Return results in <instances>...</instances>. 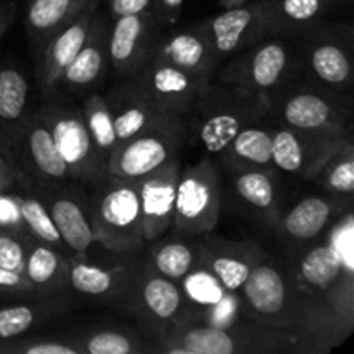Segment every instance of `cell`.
Returning a JSON list of instances; mask_svg holds the SVG:
<instances>
[{
  "label": "cell",
  "mask_w": 354,
  "mask_h": 354,
  "mask_svg": "<svg viewBox=\"0 0 354 354\" xmlns=\"http://www.w3.org/2000/svg\"><path fill=\"white\" fill-rule=\"evenodd\" d=\"M140 196V220L151 235L159 232L175 211L176 178L175 176H156L142 187Z\"/></svg>",
  "instance_id": "1"
},
{
  "label": "cell",
  "mask_w": 354,
  "mask_h": 354,
  "mask_svg": "<svg viewBox=\"0 0 354 354\" xmlns=\"http://www.w3.org/2000/svg\"><path fill=\"white\" fill-rule=\"evenodd\" d=\"M216 194L213 183L199 173L187 175L185 178L176 183L175 211L180 220L187 223H199L214 206Z\"/></svg>",
  "instance_id": "2"
},
{
  "label": "cell",
  "mask_w": 354,
  "mask_h": 354,
  "mask_svg": "<svg viewBox=\"0 0 354 354\" xmlns=\"http://www.w3.org/2000/svg\"><path fill=\"white\" fill-rule=\"evenodd\" d=\"M245 296L256 311L265 315L279 313L286 303V286L272 266H258L249 272L244 282Z\"/></svg>",
  "instance_id": "3"
},
{
  "label": "cell",
  "mask_w": 354,
  "mask_h": 354,
  "mask_svg": "<svg viewBox=\"0 0 354 354\" xmlns=\"http://www.w3.org/2000/svg\"><path fill=\"white\" fill-rule=\"evenodd\" d=\"M166 158H168L166 145L158 138L145 137L124 145L123 151L118 154L116 166L123 176L138 178L158 169L166 161Z\"/></svg>",
  "instance_id": "4"
},
{
  "label": "cell",
  "mask_w": 354,
  "mask_h": 354,
  "mask_svg": "<svg viewBox=\"0 0 354 354\" xmlns=\"http://www.w3.org/2000/svg\"><path fill=\"white\" fill-rule=\"evenodd\" d=\"M100 216L116 230H128L140 221V196L131 187H118L100 203Z\"/></svg>",
  "instance_id": "5"
},
{
  "label": "cell",
  "mask_w": 354,
  "mask_h": 354,
  "mask_svg": "<svg viewBox=\"0 0 354 354\" xmlns=\"http://www.w3.org/2000/svg\"><path fill=\"white\" fill-rule=\"evenodd\" d=\"M52 220L61 239L71 249L83 252L92 244V228L75 203L68 199L57 201L52 206Z\"/></svg>",
  "instance_id": "6"
},
{
  "label": "cell",
  "mask_w": 354,
  "mask_h": 354,
  "mask_svg": "<svg viewBox=\"0 0 354 354\" xmlns=\"http://www.w3.org/2000/svg\"><path fill=\"white\" fill-rule=\"evenodd\" d=\"M330 218V207L318 197H310L297 204L286 218V230L292 237L308 241L320 234Z\"/></svg>",
  "instance_id": "7"
},
{
  "label": "cell",
  "mask_w": 354,
  "mask_h": 354,
  "mask_svg": "<svg viewBox=\"0 0 354 354\" xmlns=\"http://www.w3.org/2000/svg\"><path fill=\"white\" fill-rule=\"evenodd\" d=\"M52 138L68 166H76L88 156L90 133L80 120L75 118L59 120L52 130Z\"/></svg>",
  "instance_id": "8"
},
{
  "label": "cell",
  "mask_w": 354,
  "mask_h": 354,
  "mask_svg": "<svg viewBox=\"0 0 354 354\" xmlns=\"http://www.w3.org/2000/svg\"><path fill=\"white\" fill-rule=\"evenodd\" d=\"M342 268V259L334 248H317L310 251L301 265L304 279L315 287H327L337 279Z\"/></svg>",
  "instance_id": "9"
},
{
  "label": "cell",
  "mask_w": 354,
  "mask_h": 354,
  "mask_svg": "<svg viewBox=\"0 0 354 354\" xmlns=\"http://www.w3.org/2000/svg\"><path fill=\"white\" fill-rule=\"evenodd\" d=\"M30 151L38 168L48 176L61 178L68 173V162L54 144L52 133L45 128H35L30 135Z\"/></svg>",
  "instance_id": "10"
},
{
  "label": "cell",
  "mask_w": 354,
  "mask_h": 354,
  "mask_svg": "<svg viewBox=\"0 0 354 354\" xmlns=\"http://www.w3.org/2000/svg\"><path fill=\"white\" fill-rule=\"evenodd\" d=\"M330 118V106L317 95H297L286 106V120L297 128H318Z\"/></svg>",
  "instance_id": "11"
},
{
  "label": "cell",
  "mask_w": 354,
  "mask_h": 354,
  "mask_svg": "<svg viewBox=\"0 0 354 354\" xmlns=\"http://www.w3.org/2000/svg\"><path fill=\"white\" fill-rule=\"evenodd\" d=\"M28 85L23 75L14 69L0 71V118L17 120L23 114Z\"/></svg>",
  "instance_id": "12"
},
{
  "label": "cell",
  "mask_w": 354,
  "mask_h": 354,
  "mask_svg": "<svg viewBox=\"0 0 354 354\" xmlns=\"http://www.w3.org/2000/svg\"><path fill=\"white\" fill-rule=\"evenodd\" d=\"M251 12L248 9H244V7H237V9H230L227 12L220 14L213 21L216 47L221 52L234 50L239 45V41H241L242 33H244L245 28L251 23Z\"/></svg>",
  "instance_id": "13"
},
{
  "label": "cell",
  "mask_w": 354,
  "mask_h": 354,
  "mask_svg": "<svg viewBox=\"0 0 354 354\" xmlns=\"http://www.w3.org/2000/svg\"><path fill=\"white\" fill-rule=\"evenodd\" d=\"M183 349L189 354H232L234 339L216 327L196 328L183 337Z\"/></svg>",
  "instance_id": "14"
},
{
  "label": "cell",
  "mask_w": 354,
  "mask_h": 354,
  "mask_svg": "<svg viewBox=\"0 0 354 354\" xmlns=\"http://www.w3.org/2000/svg\"><path fill=\"white\" fill-rule=\"evenodd\" d=\"M144 299L159 318L173 317L180 306L178 289L165 279L149 280L144 287Z\"/></svg>",
  "instance_id": "15"
},
{
  "label": "cell",
  "mask_w": 354,
  "mask_h": 354,
  "mask_svg": "<svg viewBox=\"0 0 354 354\" xmlns=\"http://www.w3.org/2000/svg\"><path fill=\"white\" fill-rule=\"evenodd\" d=\"M142 31V19L138 14L120 16L111 37V55L114 61L123 62L131 57Z\"/></svg>",
  "instance_id": "16"
},
{
  "label": "cell",
  "mask_w": 354,
  "mask_h": 354,
  "mask_svg": "<svg viewBox=\"0 0 354 354\" xmlns=\"http://www.w3.org/2000/svg\"><path fill=\"white\" fill-rule=\"evenodd\" d=\"M287 55L280 45H266L252 61V76L259 86H272L286 68Z\"/></svg>",
  "instance_id": "17"
},
{
  "label": "cell",
  "mask_w": 354,
  "mask_h": 354,
  "mask_svg": "<svg viewBox=\"0 0 354 354\" xmlns=\"http://www.w3.org/2000/svg\"><path fill=\"white\" fill-rule=\"evenodd\" d=\"M313 68L322 80L341 83L349 76V61L344 52L334 45H324L313 54Z\"/></svg>",
  "instance_id": "18"
},
{
  "label": "cell",
  "mask_w": 354,
  "mask_h": 354,
  "mask_svg": "<svg viewBox=\"0 0 354 354\" xmlns=\"http://www.w3.org/2000/svg\"><path fill=\"white\" fill-rule=\"evenodd\" d=\"M239 133V120L232 114H218L207 120L201 130V138L209 152L223 151Z\"/></svg>",
  "instance_id": "19"
},
{
  "label": "cell",
  "mask_w": 354,
  "mask_h": 354,
  "mask_svg": "<svg viewBox=\"0 0 354 354\" xmlns=\"http://www.w3.org/2000/svg\"><path fill=\"white\" fill-rule=\"evenodd\" d=\"M234 149L241 158L265 165L272 159V137L263 130L239 131L234 138Z\"/></svg>",
  "instance_id": "20"
},
{
  "label": "cell",
  "mask_w": 354,
  "mask_h": 354,
  "mask_svg": "<svg viewBox=\"0 0 354 354\" xmlns=\"http://www.w3.org/2000/svg\"><path fill=\"white\" fill-rule=\"evenodd\" d=\"M237 192L241 194L248 203H251L252 206L258 207L272 206L273 197H275L270 178L265 173L259 171L244 173V175L239 176Z\"/></svg>",
  "instance_id": "21"
},
{
  "label": "cell",
  "mask_w": 354,
  "mask_h": 354,
  "mask_svg": "<svg viewBox=\"0 0 354 354\" xmlns=\"http://www.w3.org/2000/svg\"><path fill=\"white\" fill-rule=\"evenodd\" d=\"M272 159L283 171H297L303 165V147L290 131H279L272 138Z\"/></svg>",
  "instance_id": "22"
},
{
  "label": "cell",
  "mask_w": 354,
  "mask_h": 354,
  "mask_svg": "<svg viewBox=\"0 0 354 354\" xmlns=\"http://www.w3.org/2000/svg\"><path fill=\"white\" fill-rule=\"evenodd\" d=\"M85 24L76 23L62 31L61 37L55 40L54 48H52V61H54L55 68H66L78 55V52L83 48V44H85Z\"/></svg>",
  "instance_id": "23"
},
{
  "label": "cell",
  "mask_w": 354,
  "mask_h": 354,
  "mask_svg": "<svg viewBox=\"0 0 354 354\" xmlns=\"http://www.w3.org/2000/svg\"><path fill=\"white\" fill-rule=\"evenodd\" d=\"M102 68V55L99 48L95 47H83L75 59L66 66V78L71 83L85 85V83L93 82Z\"/></svg>",
  "instance_id": "24"
},
{
  "label": "cell",
  "mask_w": 354,
  "mask_h": 354,
  "mask_svg": "<svg viewBox=\"0 0 354 354\" xmlns=\"http://www.w3.org/2000/svg\"><path fill=\"white\" fill-rule=\"evenodd\" d=\"M75 0H33L30 6V23L38 30H48L55 26L73 9Z\"/></svg>",
  "instance_id": "25"
},
{
  "label": "cell",
  "mask_w": 354,
  "mask_h": 354,
  "mask_svg": "<svg viewBox=\"0 0 354 354\" xmlns=\"http://www.w3.org/2000/svg\"><path fill=\"white\" fill-rule=\"evenodd\" d=\"M192 265V252L187 245L168 244L156 254V266L162 275L169 279H180L185 275Z\"/></svg>",
  "instance_id": "26"
},
{
  "label": "cell",
  "mask_w": 354,
  "mask_h": 354,
  "mask_svg": "<svg viewBox=\"0 0 354 354\" xmlns=\"http://www.w3.org/2000/svg\"><path fill=\"white\" fill-rule=\"evenodd\" d=\"M21 214H23L24 221L30 225L35 235H38V237L47 242H54V244L61 241V235L55 228L54 220L38 201L28 199L21 203Z\"/></svg>",
  "instance_id": "27"
},
{
  "label": "cell",
  "mask_w": 354,
  "mask_h": 354,
  "mask_svg": "<svg viewBox=\"0 0 354 354\" xmlns=\"http://www.w3.org/2000/svg\"><path fill=\"white\" fill-rule=\"evenodd\" d=\"M166 54L182 68H196L204 57V45L194 35H178L169 41Z\"/></svg>",
  "instance_id": "28"
},
{
  "label": "cell",
  "mask_w": 354,
  "mask_h": 354,
  "mask_svg": "<svg viewBox=\"0 0 354 354\" xmlns=\"http://www.w3.org/2000/svg\"><path fill=\"white\" fill-rule=\"evenodd\" d=\"M73 287L85 294H104L111 287V275L97 266L76 265L71 272Z\"/></svg>",
  "instance_id": "29"
},
{
  "label": "cell",
  "mask_w": 354,
  "mask_h": 354,
  "mask_svg": "<svg viewBox=\"0 0 354 354\" xmlns=\"http://www.w3.org/2000/svg\"><path fill=\"white\" fill-rule=\"evenodd\" d=\"M185 289L196 303L207 304V306L220 303V299L223 297V290H221L220 283L204 272L190 275L189 280L185 282Z\"/></svg>",
  "instance_id": "30"
},
{
  "label": "cell",
  "mask_w": 354,
  "mask_h": 354,
  "mask_svg": "<svg viewBox=\"0 0 354 354\" xmlns=\"http://www.w3.org/2000/svg\"><path fill=\"white\" fill-rule=\"evenodd\" d=\"M213 272L218 277V280L223 283L225 289L237 290L239 287L244 286L251 268L244 261H239V259L218 258L213 263Z\"/></svg>",
  "instance_id": "31"
},
{
  "label": "cell",
  "mask_w": 354,
  "mask_h": 354,
  "mask_svg": "<svg viewBox=\"0 0 354 354\" xmlns=\"http://www.w3.org/2000/svg\"><path fill=\"white\" fill-rule=\"evenodd\" d=\"M57 270V258L47 248H37L28 258L26 273L31 282L45 283L54 277Z\"/></svg>",
  "instance_id": "32"
},
{
  "label": "cell",
  "mask_w": 354,
  "mask_h": 354,
  "mask_svg": "<svg viewBox=\"0 0 354 354\" xmlns=\"http://www.w3.org/2000/svg\"><path fill=\"white\" fill-rule=\"evenodd\" d=\"M33 324V311L26 306L0 310V337L9 339L23 334Z\"/></svg>",
  "instance_id": "33"
},
{
  "label": "cell",
  "mask_w": 354,
  "mask_h": 354,
  "mask_svg": "<svg viewBox=\"0 0 354 354\" xmlns=\"http://www.w3.org/2000/svg\"><path fill=\"white\" fill-rule=\"evenodd\" d=\"M86 349L90 354H128L131 351V344L124 335L102 332L90 339Z\"/></svg>",
  "instance_id": "34"
},
{
  "label": "cell",
  "mask_w": 354,
  "mask_h": 354,
  "mask_svg": "<svg viewBox=\"0 0 354 354\" xmlns=\"http://www.w3.org/2000/svg\"><path fill=\"white\" fill-rule=\"evenodd\" d=\"M90 131L93 135V140L97 142V145L102 149L113 147L114 142L118 140L116 133H114L113 127V118L109 116V113L104 109H95L90 114Z\"/></svg>",
  "instance_id": "35"
},
{
  "label": "cell",
  "mask_w": 354,
  "mask_h": 354,
  "mask_svg": "<svg viewBox=\"0 0 354 354\" xmlns=\"http://www.w3.org/2000/svg\"><path fill=\"white\" fill-rule=\"evenodd\" d=\"M144 124H145V114L144 111L137 109V107L127 109L124 113H121L116 120H113L114 133H116L118 140H127V138H131L133 135H137L142 128H144Z\"/></svg>",
  "instance_id": "36"
},
{
  "label": "cell",
  "mask_w": 354,
  "mask_h": 354,
  "mask_svg": "<svg viewBox=\"0 0 354 354\" xmlns=\"http://www.w3.org/2000/svg\"><path fill=\"white\" fill-rule=\"evenodd\" d=\"M154 86L161 93H180L189 88V78L178 68H161L154 75Z\"/></svg>",
  "instance_id": "37"
},
{
  "label": "cell",
  "mask_w": 354,
  "mask_h": 354,
  "mask_svg": "<svg viewBox=\"0 0 354 354\" xmlns=\"http://www.w3.org/2000/svg\"><path fill=\"white\" fill-rule=\"evenodd\" d=\"M24 252L19 242L10 237H0V266L19 273L23 270Z\"/></svg>",
  "instance_id": "38"
},
{
  "label": "cell",
  "mask_w": 354,
  "mask_h": 354,
  "mask_svg": "<svg viewBox=\"0 0 354 354\" xmlns=\"http://www.w3.org/2000/svg\"><path fill=\"white\" fill-rule=\"evenodd\" d=\"M282 10L290 19L306 21L317 16L320 10V0H283Z\"/></svg>",
  "instance_id": "39"
},
{
  "label": "cell",
  "mask_w": 354,
  "mask_h": 354,
  "mask_svg": "<svg viewBox=\"0 0 354 354\" xmlns=\"http://www.w3.org/2000/svg\"><path fill=\"white\" fill-rule=\"evenodd\" d=\"M330 185L339 192H353L354 190V162L351 159L341 162L330 173Z\"/></svg>",
  "instance_id": "40"
},
{
  "label": "cell",
  "mask_w": 354,
  "mask_h": 354,
  "mask_svg": "<svg viewBox=\"0 0 354 354\" xmlns=\"http://www.w3.org/2000/svg\"><path fill=\"white\" fill-rule=\"evenodd\" d=\"M149 3L151 0H113V10L118 16H131L145 10Z\"/></svg>",
  "instance_id": "41"
},
{
  "label": "cell",
  "mask_w": 354,
  "mask_h": 354,
  "mask_svg": "<svg viewBox=\"0 0 354 354\" xmlns=\"http://www.w3.org/2000/svg\"><path fill=\"white\" fill-rule=\"evenodd\" d=\"M28 354H76L75 349L61 344H37L26 349Z\"/></svg>",
  "instance_id": "42"
},
{
  "label": "cell",
  "mask_w": 354,
  "mask_h": 354,
  "mask_svg": "<svg viewBox=\"0 0 354 354\" xmlns=\"http://www.w3.org/2000/svg\"><path fill=\"white\" fill-rule=\"evenodd\" d=\"M19 283H21L19 273L10 272V270H6L0 266V286L14 287V286H19Z\"/></svg>",
  "instance_id": "43"
},
{
  "label": "cell",
  "mask_w": 354,
  "mask_h": 354,
  "mask_svg": "<svg viewBox=\"0 0 354 354\" xmlns=\"http://www.w3.org/2000/svg\"><path fill=\"white\" fill-rule=\"evenodd\" d=\"M162 3H165L166 7H168V9H171V10H176L178 9L180 6H182V2L183 0H161Z\"/></svg>",
  "instance_id": "44"
},
{
  "label": "cell",
  "mask_w": 354,
  "mask_h": 354,
  "mask_svg": "<svg viewBox=\"0 0 354 354\" xmlns=\"http://www.w3.org/2000/svg\"><path fill=\"white\" fill-rule=\"evenodd\" d=\"M0 33H2V31H0Z\"/></svg>",
  "instance_id": "45"
}]
</instances>
